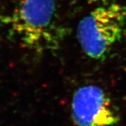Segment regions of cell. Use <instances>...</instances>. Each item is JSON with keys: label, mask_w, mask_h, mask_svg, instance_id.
<instances>
[{"label": "cell", "mask_w": 126, "mask_h": 126, "mask_svg": "<svg viewBox=\"0 0 126 126\" xmlns=\"http://www.w3.org/2000/svg\"><path fill=\"white\" fill-rule=\"evenodd\" d=\"M71 113L76 126H116L118 122L111 99L96 85L84 86L75 91Z\"/></svg>", "instance_id": "cell-3"}, {"label": "cell", "mask_w": 126, "mask_h": 126, "mask_svg": "<svg viewBox=\"0 0 126 126\" xmlns=\"http://www.w3.org/2000/svg\"><path fill=\"white\" fill-rule=\"evenodd\" d=\"M126 29V7L118 3L94 8L79 22L77 37L85 54L104 59L122 39Z\"/></svg>", "instance_id": "cell-1"}, {"label": "cell", "mask_w": 126, "mask_h": 126, "mask_svg": "<svg viewBox=\"0 0 126 126\" xmlns=\"http://www.w3.org/2000/svg\"><path fill=\"white\" fill-rule=\"evenodd\" d=\"M55 11V0H21L11 16L12 30L29 49H54L60 39Z\"/></svg>", "instance_id": "cell-2"}]
</instances>
